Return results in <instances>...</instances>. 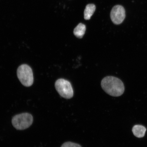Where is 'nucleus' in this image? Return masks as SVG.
<instances>
[{"instance_id":"obj_7","label":"nucleus","mask_w":147,"mask_h":147,"mask_svg":"<svg viewBox=\"0 0 147 147\" xmlns=\"http://www.w3.org/2000/svg\"><path fill=\"white\" fill-rule=\"evenodd\" d=\"M86 30V26L85 25L80 23L75 27L74 30V34L76 37L82 38L85 34Z\"/></svg>"},{"instance_id":"obj_2","label":"nucleus","mask_w":147,"mask_h":147,"mask_svg":"<svg viewBox=\"0 0 147 147\" xmlns=\"http://www.w3.org/2000/svg\"><path fill=\"white\" fill-rule=\"evenodd\" d=\"M17 75L18 80L25 87H29L34 82V76L32 68L26 64H22L18 67Z\"/></svg>"},{"instance_id":"obj_6","label":"nucleus","mask_w":147,"mask_h":147,"mask_svg":"<svg viewBox=\"0 0 147 147\" xmlns=\"http://www.w3.org/2000/svg\"><path fill=\"white\" fill-rule=\"evenodd\" d=\"M146 129L144 126L141 125H136L132 129L134 135L138 138H141L144 136Z\"/></svg>"},{"instance_id":"obj_3","label":"nucleus","mask_w":147,"mask_h":147,"mask_svg":"<svg viewBox=\"0 0 147 147\" xmlns=\"http://www.w3.org/2000/svg\"><path fill=\"white\" fill-rule=\"evenodd\" d=\"M32 116L28 113L18 114L13 117L12 123L13 125L16 129L22 130L26 129L32 124Z\"/></svg>"},{"instance_id":"obj_4","label":"nucleus","mask_w":147,"mask_h":147,"mask_svg":"<svg viewBox=\"0 0 147 147\" xmlns=\"http://www.w3.org/2000/svg\"><path fill=\"white\" fill-rule=\"evenodd\" d=\"M55 87L60 96L63 98L69 99L73 97V90L69 81L64 79H58L55 83Z\"/></svg>"},{"instance_id":"obj_8","label":"nucleus","mask_w":147,"mask_h":147,"mask_svg":"<svg viewBox=\"0 0 147 147\" xmlns=\"http://www.w3.org/2000/svg\"><path fill=\"white\" fill-rule=\"evenodd\" d=\"M96 9V7L94 4H89L86 5L84 11V19L89 20L93 15Z\"/></svg>"},{"instance_id":"obj_5","label":"nucleus","mask_w":147,"mask_h":147,"mask_svg":"<svg viewBox=\"0 0 147 147\" xmlns=\"http://www.w3.org/2000/svg\"><path fill=\"white\" fill-rule=\"evenodd\" d=\"M112 22L116 25L122 23L125 18V11L124 7L121 5H116L112 9L110 13Z\"/></svg>"},{"instance_id":"obj_1","label":"nucleus","mask_w":147,"mask_h":147,"mask_svg":"<svg viewBox=\"0 0 147 147\" xmlns=\"http://www.w3.org/2000/svg\"><path fill=\"white\" fill-rule=\"evenodd\" d=\"M103 90L110 96L118 97L123 94L125 87L120 79L113 76H107L102 79L101 83Z\"/></svg>"},{"instance_id":"obj_9","label":"nucleus","mask_w":147,"mask_h":147,"mask_svg":"<svg viewBox=\"0 0 147 147\" xmlns=\"http://www.w3.org/2000/svg\"><path fill=\"white\" fill-rule=\"evenodd\" d=\"M61 147H82L80 145L77 143L67 142L64 143Z\"/></svg>"}]
</instances>
